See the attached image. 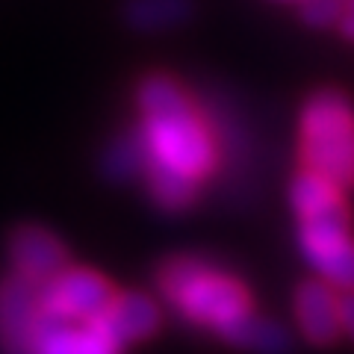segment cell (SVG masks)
Masks as SVG:
<instances>
[{
  "mask_svg": "<svg viewBox=\"0 0 354 354\" xmlns=\"http://www.w3.org/2000/svg\"><path fill=\"white\" fill-rule=\"evenodd\" d=\"M145 174H148L153 201L165 209H180L195 198V180H189V177L177 171H162V169H151Z\"/></svg>",
  "mask_w": 354,
  "mask_h": 354,
  "instance_id": "cell-14",
  "label": "cell"
},
{
  "mask_svg": "<svg viewBox=\"0 0 354 354\" xmlns=\"http://www.w3.org/2000/svg\"><path fill=\"white\" fill-rule=\"evenodd\" d=\"M174 304L183 310L189 319L201 325H216L218 330L230 325L242 313H248V292L242 283L218 274L213 269H204L195 274V281L174 298Z\"/></svg>",
  "mask_w": 354,
  "mask_h": 354,
  "instance_id": "cell-4",
  "label": "cell"
},
{
  "mask_svg": "<svg viewBox=\"0 0 354 354\" xmlns=\"http://www.w3.org/2000/svg\"><path fill=\"white\" fill-rule=\"evenodd\" d=\"M339 313H342V328H346L348 334L354 337V292L339 301Z\"/></svg>",
  "mask_w": 354,
  "mask_h": 354,
  "instance_id": "cell-18",
  "label": "cell"
},
{
  "mask_svg": "<svg viewBox=\"0 0 354 354\" xmlns=\"http://www.w3.org/2000/svg\"><path fill=\"white\" fill-rule=\"evenodd\" d=\"M292 204L301 218L304 251L348 236V209L339 195V186L325 180L322 174L310 169L298 174L292 180Z\"/></svg>",
  "mask_w": 354,
  "mask_h": 354,
  "instance_id": "cell-3",
  "label": "cell"
},
{
  "mask_svg": "<svg viewBox=\"0 0 354 354\" xmlns=\"http://www.w3.org/2000/svg\"><path fill=\"white\" fill-rule=\"evenodd\" d=\"M118 342L101 328L97 319H71L53 310H39L32 328L30 354H115Z\"/></svg>",
  "mask_w": 354,
  "mask_h": 354,
  "instance_id": "cell-5",
  "label": "cell"
},
{
  "mask_svg": "<svg viewBox=\"0 0 354 354\" xmlns=\"http://www.w3.org/2000/svg\"><path fill=\"white\" fill-rule=\"evenodd\" d=\"M139 109L145 115L136 130L145 148V171H177L198 183L213 169V133L171 77H148L139 86Z\"/></svg>",
  "mask_w": 354,
  "mask_h": 354,
  "instance_id": "cell-1",
  "label": "cell"
},
{
  "mask_svg": "<svg viewBox=\"0 0 354 354\" xmlns=\"http://www.w3.org/2000/svg\"><path fill=\"white\" fill-rule=\"evenodd\" d=\"M9 257H12L15 274L32 283H44L65 269V248L62 242L44 227L24 225L9 239Z\"/></svg>",
  "mask_w": 354,
  "mask_h": 354,
  "instance_id": "cell-8",
  "label": "cell"
},
{
  "mask_svg": "<svg viewBox=\"0 0 354 354\" xmlns=\"http://www.w3.org/2000/svg\"><path fill=\"white\" fill-rule=\"evenodd\" d=\"M221 334H225L230 342H239V346L257 348V351H266V354H281L286 346H290L281 328H274L272 322H266V319H257L251 310L242 313L239 319H234L230 325L221 328Z\"/></svg>",
  "mask_w": 354,
  "mask_h": 354,
  "instance_id": "cell-12",
  "label": "cell"
},
{
  "mask_svg": "<svg viewBox=\"0 0 354 354\" xmlns=\"http://www.w3.org/2000/svg\"><path fill=\"white\" fill-rule=\"evenodd\" d=\"M101 328L113 337L118 346L121 342H133L148 337L160 322V313L153 307L151 298L136 295V292H115V298L109 301V307L104 310V316L97 319Z\"/></svg>",
  "mask_w": 354,
  "mask_h": 354,
  "instance_id": "cell-10",
  "label": "cell"
},
{
  "mask_svg": "<svg viewBox=\"0 0 354 354\" xmlns=\"http://www.w3.org/2000/svg\"><path fill=\"white\" fill-rule=\"evenodd\" d=\"M106 171L113 177H121V180H127V177H136L145 171V148H142L139 142V133H133V136L115 142L113 148L106 153Z\"/></svg>",
  "mask_w": 354,
  "mask_h": 354,
  "instance_id": "cell-15",
  "label": "cell"
},
{
  "mask_svg": "<svg viewBox=\"0 0 354 354\" xmlns=\"http://www.w3.org/2000/svg\"><path fill=\"white\" fill-rule=\"evenodd\" d=\"M39 310V283L21 278V274L0 283V342H3L6 354H30Z\"/></svg>",
  "mask_w": 354,
  "mask_h": 354,
  "instance_id": "cell-7",
  "label": "cell"
},
{
  "mask_svg": "<svg viewBox=\"0 0 354 354\" xmlns=\"http://www.w3.org/2000/svg\"><path fill=\"white\" fill-rule=\"evenodd\" d=\"M307 257L330 283L354 290V242H348V236L319 248H307Z\"/></svg>",
  "mask_w": 354,
  "mask_h": 354,
  "instance_id": "cell-13",
  "label": "cell"
},
{
  "mask_svg": "<svg viewBox=\"0 0 354 354\" xmlns=\"http://www.w3.org/2000/svg\"><path fill=\"white\" fill-rule=\"evenodd\" d=\"M304 169L334 186H354V109L339 92H319L301 113Z\"/></svg>",
  "mask_w": 354,
  "mask_h": 354,
  "instance_id": "cell-2",
  "label": "cell"
},
{
  "mask_svg": "<svg viewBox=\"0 0 354 354\" xmlns=\"http://www.w3.org/2000/svg\"><path fill=\"white\" fill-rule=\"evenodd\" d=\"M342 6H346V0H304L301 15L313 27H330L339 21Z\"/></svg>",
  "mask_w": 354,
  "mask_h": 354,
  "instance_id": "cell-16",
  "label": "cell"
},
{
  "mask_svg": "<svg viewBox=\"0 0 354 354\" xmlns=\"http://www.w3.org/2000/svg\"><path fill=\"white\" fill-rule=\"evenodd\" d=\"M113 298V286L101 274L86 269H62L57 278L39 283V301L44 310L71 319H86V322L101 319Z\"/></svg>",
  "mask_w": 354,
  "mask_h": 354,
  "instance_id": "cell-6",
  "label": "cell"
},
{
  "mask_svg": "<svg viewBox=\"0 0 354 354\" xmlns=\"http://www.w3.org/2000/svg\"><path fill=\"white\" fill-rule=\"evenodd\" d=\"M337 27L342 30V36L354 39V0H346V6H342V15L337 21Z\"/></svg>",
  "mask_w": 354,
  "mask_h": 354,
  "instance_id": "cell-17",
  "label": "cell"
},
{
  "mask_svg": "<svg viewBox=\"0 0 354 354\" xmlns=\"http://www.w3.org/2000/svg\"><path fill=\"white\" fill-rule=\"evenodd\" d=\"M189 12H192L189 0H127L124 6L127 24L145 32H160L183 24Z\"/></svg>",
  "mask_w": 354,
  "mask_h": 354,
  "instance_id": "cell-11",
  "label": "cell"
},
{
  "mask_svg": "<svg viewBox=\"0 0 354 354\" xmlns=\"http://www.w3.org/2000/svg\"><path fill=\"white\" fill-rule=\"evenodd\" d=\"M295 310H298V322H301L304 334L313 342L328 346V342L337 339L342 328V313H339L337 295L330 292L328 283H319V281L304 283L295 295Z\"/></svg>",
  "mask_w": 354,
  "mask_h": 354,
  "instance_id": "cell-9",
  "label": "cell"
}]
</instances>
